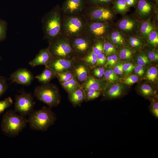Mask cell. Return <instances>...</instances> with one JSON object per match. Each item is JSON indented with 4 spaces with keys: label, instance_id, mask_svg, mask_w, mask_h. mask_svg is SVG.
<instances>
[{
    "label": "cell",
    "instance_id": "obj_17",
    "mask_svg": "<svg viewBox=\"0 0 158 158\" xmlns=\"http://www.w3.org/2000/svg\"><path fill=\"white\" fill-rule=\"evenodd\" d=\"M53 58L48 47L40 50L29 64L33 67L40 65L46 66L51 62Z\"/></svg>",
    "mask_w": 158,
    "mask_h": 158
},
{
    "label": "cell",
    "instance_id": "obj_44",
    "mask_svg": "<svg viewBox=\"0 0 158 158\" xmlns=\"http://www.w3.org/2000/svg\"><path fill=\"white\" fill-rule=\"evenodd\" d=\"M8 87L6 78L4 77L0 76V97L6 91Z\"/></svg>",
    "mask_w": 158,
    "mask_h": 158
},
{
    "label": "cell",
    "instance_id": "obj_20",
    "mask_svg": "<svg viewBox=\"0 0 158 158\" xmlns=\"http://www.w3.org/2000/svg\"><path fill=\"white\" fill-rule=\"evenodd\" d=\"M151 18L139 22L138 24L137 35L142 38L146 43L149 34L155 28L151 22Z\"/></svg>",
    "mask_w": 158,
    "mask_h": 158
},
{
    "label": "cell",
    "instance_id": "obj_15",
    "mask_svg": "<svg viewBox=\"0 0 158 158\" xmlns=\"http://www.w3.org/2000/svg\"><path fill=\"white\" fill-rule=\"evenodd\" d=\"M10 79L12 83L28 86L31 84L33 80L32 73L26 68H19L12 73Z\"/></svg>",
    "mask_w": 158,
    "mask_h": 158
},
{
    "label": "cell",
    "instance_id": "obj_42",
    "mask_svg": "<svg viewBox=\"0 0 158 158\" xmlns=\"http://www.w3.org/2000/svg\"><path fill=\"white\" fill-rule=\"evenodd\" d=\"M92 69L93 74L95 77L100 78L104 76L105 69L102 66H97Z\"/></svg>",
    "mask_w": 158,
    "mask_h": 158
},
{
    "label": "cell",
    "instance_id": "obj_26",
    "mask_svg": "<svg viewBox=\"0 0 158 158\" xmlns=\"http://www.w3.org/2000/svg\"><path fill=\"white\" fill-rule=\"evenodd\" d=\"M112 8L115 13L125 15L130 10V7L125 0H114Z\"/></svg>",
    "mask_w": 158,
    "mask_h": 158
},
{
    "label": "cell",
    "instance_id": "obj_24",
    "mask_svg": "<svg viewBox=\"0 0 158 158\" xmlns=\"http://www.w3.org/2000/svg\"><path fill=\"white\" fill-rule=\"evenodd\" d=\"M138 92L140 95L150 101L157 98L155 91L152 87L147 84L141 85L139 87Z\"/></svg>",
    "mask_w": 158,
    "mask_h": 158
},
{
    "label": "cell",
    "instance_id": "obj_23",
    "mask_svg": "<svg viewBox=\"0 0 158 158\" xmlns=\"http://www.w3.org/2000/svg\"><path fill=\"white\" fill-rule=\"evenodd\" d=\"M68 94L69 100L74 107L80 105L85 101V91L81 87Z\"/></svg>",
    "mask_w": 158,
    "mask_h": 158
},
{
    "label": "cell",
    "instance_id": "obj_21",
    "mask_svg": "<svg viewBox=\"0 0 158 158\" xmlns=\"http://www.w3.org/2000/svg\"><path fill=\"white\" fill-rule=\"evenodd\" d=\"M117 48L126 46L125 36L115 28L107 37Z\"/></svg>",
    "mask_w": 158,
    "mask_h": 158
},
{
    "label": "cell",
    "instance_id": "obj_16",
    "mask_svg": "<svg viewBox=\"0 0 158 158\" xmlns=\"http://www.w3.org/2000/svg\"><path fill=\"white\" fill-rule=\"evenodd\" d=\"M83 24L81 20L76 17H69L66 20L64 24L66 33L70 36L79 35L82 31Z\"/></svg>",
    "mask_w": 158,
    "mask_h": 158
},
{
    "label": "cell",
    "instance_id": "obj_39",
    "mask_svg": "<svg viewBox=\"0 0 158 158\" xmlns=\"http://www.w3.org/2000/svg\"><path fill=\"white\" fill-rule=\"evenodd\" d=\"M151 104L149 107L150 112L156 119H158V102L157 98L150 101Z\"/></svg>",
    "mask_w": 158,
    "mask_h": 158
},
{
    "label": "cell",
    "instance_id": "obj_10",
    "mask_svg": "<svg viewBox=\"0 0 158 158\" xmlns=\"http://www.w3.org/2000/svg\"><path fill=\"white\" fill-rule=\"evenodd\" d=\"M116 13L112 8L106 6H97L92 8L89 14L92 21L112 22Z\"/></svg>",
    "mask_w": 158,
    "mask_h": 158
},
{
    "label": "cell",
    "instance_id": "obj_9",
    "mask_svg": "<svg viewBox=\"0 0 158 158\" xmlns=\"http://www.w3.org/2000/svg\"><path fill=\"white\" fill-rule=\"evenodd\" d=\"M139 22L133 15H126L115 25L116 29L126 36L137 34Z\"/></svg>",
    "mask_w": 158,
    "mask_h": 158
},
{
    "label": "cell",
    "instance_id": "obj_29",
    "mask_svg": "<svg viewBox=\"0 0 158 158\" xmlns=\"http://www.w3.org/2000/svg\"><path fill=\"white\" fill-rule=\"evenodd\" d=\"M149 47L156 49L158 46V33L155 28L149 34L146 42Z\"/></svg>",
    "mask_w": 158,
    "mask_h": 158
},
{
    "label": "cell",
    "instance_id": "obj_19",
    "mask_svg": "<svg viewBox=\"0 0 158 158\" xmlns=\"http://www.w3.org/2000/svg\"><path fill=\"white\" fill-rule=\"evenodd\" d=\"M126 46L134 49L139 51L143 49L147 45L143 39L137 35L126 36Z\"/></svg>",
    "mask_w": 158,
    "mask_h": 158
},
{
    "label": "cell",
    "instance_id": "obj_50",
    "mask_svg": "<svg viewBox=\"0 0 158 158\" xmlns=\"http://www.w3.org/2000/svg\"><path fill=\"white\" fill-rule=\"evenodd\" d=\"M111 61L110 68L114 66L118 60V57L117 54L111 55Z\"/></svg>",
    "mask_w": 158,
    "mask_h": 158
},
{
    "label": "cell",
    "instance_id": "obj_1",
    "mask_svg": "<svg viewBox=\"0 0 158 158\" xmlns=\"http://www.w3.org/2000/svg\"><path fill=\"white\" fill-rule=\"evenodd\" d=\"M28 119V123L32 130L45 131L54 123L56 119L55 114L48 107L34 110Z\"/></svg>",
    "mask_w": 158,
    "mask_h": 158
},
{
    "label": "cell",
    "instance_id": "obj_4",
    "mask_svg": "<svg viewBox=\"0 0 158 158\" xmlns=\"http://www.w3.org/2000/svg\"><path fill=\"white\" fill-rule=\"evenodd\" d=\"M42 22L45 37L49 42L57 38L61 31V24L60 16L57 9L48 13Z\"/></svg>",
    "mask_w": 158,
    "mask_h": 158
},
{
    "label": "cell",
    "instance_id": "obj_8",
    "mask_svg": "<svg viewBox=\"0 0 158 158\" xmlns=\"http://www.w3.org/2000/svg\"><path fill=\"white\" fill-rule=\"evenodd\" d=\"M156 11L155 4L150 0H138L133 16L140 22L151 18Z\"/></svg>",
    "mask_w": 158,
    "mask_h": 158
},
{
    "label": "cell",
    "instance_id": "obj_18",
    "mask_svg": "<svg viewBox=\"0 0 158 158\" xmlns=\"http://www.w3.org/2000/svg\"><path fill=\"white\" fill-rule=\"evenodd\" d=\"M107 84L106 80L97 79L90 75L81 85V87L85 91L90 89L104 90Z\"/></svg>",
    "mask_w": 158,
    "mask_h": 158
},
{
    "label": "cell",
    "instance_id": "obj_37",
    "mask_svg": "<svg viewBox=\"0 0 158 158\" xmlns=\"http://www.w3.org/2000/svg\"><path fill=\"white\" fill-rule=\"evenodd\" d=\"M104 39L96 40V42L92 45L91 50L96 54L103 52Z\"/></svg>",
    "mask_w": 158,
    "mask_h": 158
},
{
    "label": "cell",
    "instance_id": "obj_7",
    "mask_svg": "<svg viewBox=\"0 0 158 158\" xmlns=\"http://www.w3.org/2000/svg\"><path fill=\"white\" fill-rule=\"evenodd\" d=\"M33 97L30 92H24L15 97V111L24 116L30 115L34 110Z\"/></svg>",
    "mask_w": 158,
    "mask_h": 158
},
{
    "label": "cell",
    "instance_id": "obj_48",
    "mask_svg": "<svg viewBox=\"0 0 158 158\" xmlns=\"http://www.w3.org/2000/svg\"><path fill=\"white\" fill-rule=\"evenodd\" d=\"M135 73L137 75L142 76L145 73V68L144 66L137 65L135 66L134 68Z\"/></svg>",
    "mask_w": 158,
    "mask_h": 158
},
{
    "label": "cell",
    "instance_id": "obj_36",
    "mask_svg": "<svg viewBox=\"0 0 158 158\" xmlns=\"http://www.w3.org/2000/svg\"><path fill=\"white\" fill-rule=\"evenodd\" d=\"M148 47L145 49V51L143 52L147 55L150 61H157L158 60V53L157 50Z\"/></svg>",
    "mask_w": 158,
    "mask_h": 158
},
{
    "label": "cell",
    "instance_id": "obj_49",
    "mask_svg": "<svg viewBox=\"0 0 158 158\" xmlns=\"http://www.w3.org/2000/svg\"><path fill=\"white\" fill-rule=\"evenodd\" d=\"M123 63H119L116 65L113 69L114 71L116 74L121 75L123 71Z\"/></svg>",
    "mask_w": 158,
    "mask_h": 158
},
{
    "label": "cell",
    "instance_id": "obj_28",
    "mask_svg": "<svg viewBox=\"0 0 158 158\" xmlns=\"http://www.w3.org/2000/svg\"><path fill=\"white\" fill-rule=\"evenodd\" d=\"M62 87L69 94L80 87L81 85L74 77L69 80L60 83Z\"/></svg>",
    "mask_w": 158,
    "mask_h": 158
},
{
    "label": "cell",
    "instance_id": "obj_30",
    "mask_svg": "<svg viewBox=\"0 0 158 158\" xmlns=\"http://www.w3.org/2000/svg\"><path fill=\"white\" fill-rule=\"evenodd\" d=\"M92 69L96 66L97 55L91 50L82 59Z\"/></svg>",
    "mask_w": 158,
    "mask_h": 158
},
{
    "label": "cell",
    "instance_id": "obj_25",
    "mask_svg": "<svg viewBox=\"0 0 158 158\" xmlns=\"http://www.w3.org/2000/svg\"><path fill=\"white\" fill-rule=\"evenodd\" d=\"M55 78H56L55 74L49 68L46 66L40 74L35 77V78L42 84L49 83L51 80Z\"/></svg>",
    "mask_w": 158,
    "mask_h": 158
},
{
    "label": "cell",
    "instance_id": "obj_13",
    "mask_svg": "<svg viewBox=\"0 0 158 158\" xmlns=\"http://www.w3.org/2000/svg\"><path fill=\"white\" fill-rule=\"evenodd\" d=\"M126 90L122 84L110 83L107 84L102 93L103 100H111L120 98L126 93Z\"/></svg>",
    "mask_w": 158,
    "mask_h": 158
},
{
    "label": "cell",
    "instance_id": "obj_51",
    "mask_svg": "<svg viewBox=\"0 0 158 158\" xmlns=\"http://www.w3.org/2000/svg\"><path fill=\"white\" fill-rule=\"evenodd\" d=\"M125 1L128 6L130 7L136 5L138 0H125Z\"/></svg>",
    "mask_w": 158,
    "mask_h": 158
},
{
    "label": "cell",
    "instance_id": "obj_47",
    "mask_svg": "<svg viewBox=\"0 0 158 158\" xmlns=\"http://www.w3.org/2000/svg\"><path fill=\"white\" fill-rule=\"evenodd\" d=\"M135 66L130 63H127L123 64V72L126 74H128L132 71L134 69Z\"/></svg>",
    "mask_w": 158,
    "mask_h": 158
},
{
    "label": "cell",
    "instance_id": "obj_3",
    "mask_svg": "<svg viewBox=\"0 0 158 158\" xmlns=\"http://www.w3.org/2000/svg\"><path fill=\"white\" fill-rule=\"evenodd\" d=\"M34 95L38 100L50 107H56L60 103L61 95L58 87L49 83L36 87Z\"/></svg>",
    "mask_w": 158,
    "mask_h": 158
},
{
    "label": "cell",
    "instance_id": "obj_43",
    "mask_svg": "<svg viewBox=\"0 0 158 158\" xmlns=\"http://www.w3.org/2000/svg\"><path fill=\"white\" fill-rule=\"evenodd\" d=\"M107 59V56L103 52L97 55V61L96 66H105L106 62Z\"/></svg>",
    "mask_w": 158,
    "mask_h": 158
},
{
    "label": "cell",
    "instance_id": "obj_45",
    "mask_svg": "<svg viewBox=\"0 0 158 158\" xmlns=\"http://www.w3.org/2000/svg\"><path fill=\"white\" fill-rule=\"evenodd\" d=\"M138 80V78L136 75H128L124 79L123 83L127 85H130L137 82Z\"/></svg>",
    "mask_w": 158,
    "mask_h": 158
},
{
    "label": "cell",
    "instance_id": "obj_12",
    "mask_svg": "<svg viewBox=\"0 0 158 158\" xmlns=\"http://www.w3.org/2000/svg\"><path fill=\"white\" fill-rule=\"evenodd\" d=\"M78 58L66 59L54 58L46 67L51 69L55 74L57 73L72 71L74 64Z\"/></svg>",
    "mask_w": 158,
    "mask_h": 158
},
{
    "label": "cell",
    "instance_id": "obj_6",
    "mask_svg": "<svg viewBox=\"0 0 158 158\" xmlns=\"http://www.w3.org/2000/svg\"><path fill=\"white\" fill-rule=\"evenodd\" d=\"M115 28L113 22L92 21L88 24L87 32L93 39H104Z\"/></svg>",
    "mask_w": 158,
    "mask_h": 158
},
{
    "label": "cell",
    "instance_id": "obj_11",
    "mask_svg": "<svg viewBox=\"0 0 158 158\" xmlns=\"http://www.w3.org/2000/svg\"><path fill=\"white\" fill-rule=\"evenodd\" d=\"M71 47L76 57L81 59L91 49L92 43L90 40L85 37H79L70 42Z\"/></svg>",
    "mask_w": 158,
    "mask_h": 158
},
{
    "label": "cell",
    "instance_id": "obj_41",
    "mask_svg": "<svg viewBox=\"0 0 158 158\" xmlns=\"http://www.w3.org/2000/svg\"><path fill=\"white\" fill-rule=\"evenodd\" d=\"M13 103L12 99L10 97H8L4 100L0 101V114L5 109L11 106Z\"/></svg>",
    "mask_w": 158,
    "mask_h": 158
},
{
    "label": "cell",
    "instance_id": "obj_38",
    "mask_svg": "<svg viewBox=\"0 0 158 158\" xmlns=\"http://www.w3.org/2000/svg\"><path fill=\"white\" fill-rule=\"evenodd\" d=\"M158 70L155 67L150 68L148 70L146 74V78L147 80L152 82H155L157 79Z\"/></svg>",
    "mask_w": 158,
    "mask_h": 158
},
{
    "label": "cell",
    "instance_id": "obj_5",
    "mask_svg": "<svg viewBox=\"0 0 158 158\" xmlns=\"http://www.w3.org/2000/svg\"><path fill=\"white\" fill-rule=\"evenodd\" d=\"M48 47L54 58L66 59L78 58L68 39L57 38L49 42Z\"/></svg>",
    "mask_w": 158,
    "mask_h": 158
},
{
    "label": "cell",
    "instance_id": "obj_32",
    "mask_svg": "<svg viewBox=\"0 0 158 158\" xmlns=\"http://www.w3.org/2000/svg\"><path fill=\"white\" fill-rule=\"evenodd\" d=\"M133 57L135 58L138 65L144 66L150 61L146 54L141 50L135 51Z\"/></svg>",
    "mask_w": 158,
    "mask_h": 158
},
{
    "label": "cell",
    "instance_id": "obj_34",
    "mask_svg": "<svg viewBox=\"0 0 158 158\" xmlns=\"http://www.w3.org/2000/svg\"><path fill=\"white\" fill-rule=\"evenodd\" d=\"M104 76V79L110 83L118 81L120 79L117 75L114 72L113 69L109 68L105 69Z\"/></svg>",
    "mask_w": 158,
    "mask_h": 158
},
{
    "label": "cell",
    "instance_id": "obj_2",
    "mask_svg": "<svg viewBox=\"0 0 158 158\" xmlns=\"http://www.w3.org/2000/svg\"><path fill=\"white\" fill-rule=\"evenodd\" d=\"M28 123V119L25 116L18 114L15 111L9 110L3 117L1 128L6 135L15 137L18 135Z\"/></svg>",
    "mask_w": 158,
    "mask_h": 158
},
{
    "label": "cell",
    "instance_id": "obj_40",
    "mask_svg": "<svg viewBox=\"0 0 158 158\" xmlns=\"http://www.w3.org/2000/svg\"><path fill=\"white\" fill-rule=\"evenodd\" d=\"M7 28V22L4 20L0 19V42L6 39Z\"/></svg>",
    "mask_w": 158,
    "mask_h": 158
},
{
    "label": "cell",
    "instance_id": "obj_33",
    "mask_svg": "<svg viewBox=\"0 0 158 158\" xmlns=\"http://www.w3.org/2000/svg\"><path fill=\"white\" fill-rule=\"evenodd\" d=\"M103 90L90 89L85 91V101L87 102L97 98L102 94Z\"/></svg>",
    "mask_w": 158,
    "mask_h": 158
},
{
    "label": "cell",
    "instance_id": "obj_46",
    "mask_svg": "<svg viewBox=\"0 0 158 158\" xmlns=\"http://www.w3.org/2000/svg\"><path fill=\"white\" fill-rule=\"evenodd\" d=\"M114 0H90L91 3L97 6L106 5L112 3Z\"/></svg>",
    "mask_w": 158,
    "mask_h": 158
},
{
    "label": "cell",
    "instance_id": "obj_14",
    "mask_svg": "<svg viewBox=\"0 0 158 158\" xmlns=\"http://www.w3.org/2000/svg\"><path fill=\"white\" fill-rule=\"evenodd\" d=\"M90 70L83 60L78 59L74 64L72 71L75 79L81 85L90 76Z\"/></svg>",
    "mask_w": 158,
    "mask_h": 158
},
{
    "label": "cell",
    "instance_id": "obj_35",
    "mask_svg": "<svg viewBox=\"0 0 158 158\" xmlns=\"http://www.w3.org/2000/svg\"><path fill=\"white\" fill-rule=\"evenodd\" d=\"M56 76L61 83L70 80L74 77V75L72 71H68L57 73Z\"/></svg>",
    "mask_w": 158,
    "mask_h": 158
},
{
    "label": "cell",
    "instance_id": "obj_22",
    "mask_svg": "<svg viewBox=\"0 0 158 158\" xmlns=\"http://www.w3.org/2000/svg\"><path fill=\"white\" fill-rule=\"evenodd\" d=\"M83 6V0H66L63 9L66 13L73 14L80 11Z\"/></svg>",
    "mask_w": 158,
    "mask_h": 158
},
{
    "label": "cell",
    "instance_id": "obj_27",
    "mask_svg": "<svg viewBox=\"0 0 158 158\" xmlns=\"http://www.w3.org/2000/svg\"><path fill=\"white\" fill-rule=\"evenodd\" d=\"M135 51L130 47L125 46L118 48L117 55L121 59L129 60L133 58Z\"/></svg>",
    "mask_w": 158,
    "mask_h": 158
},
{
    "label": "cell",
    "instance_id": "obj_31",
    "mask_svg": "<svg viewBox=\"0 0 158 158\" xmlns=\"http://www.w3.org/2000/svg\"><path fill=\"white\" fill-rule=\"evenodd\" d=\"M118 48L107 38L104 39L103 52L107 56L113 54H117Z\"/></svg>",
    "mask_w": 158,
    "mask_h": 158
}]
</instances>
